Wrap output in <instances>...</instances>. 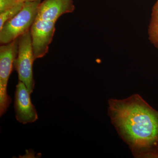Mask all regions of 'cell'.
<instances>
[{
	"label": "cell",
	"mask_w": 158,
	"mask_h": 158,
	"mask_svg": "<svg viewBox=\"0 0 158 158\" xmlns=\"http://www.w3.org/2000/svg\"><path fill=\"white\" fill-rule=\"evenodd\" d=\"M108 115L134 157L158 158V111L139 94L108 101Z\"/></svg>",
	"instance_id": "6da1fadb"
},
{
	"label": "cell",
	"mask_w": 158,
	"mask_h": 158,
	"mask_svg": "<svg viewBox=\"0 0 158 158\" xmlns=\"http://www.w3.org/2000/svg\"><path fill=\"white\" fill-rule=\"evenodd\" d=\"M40 0L27 2L14 17L6 22L0 29V43L7 44L30 31L37 19Z\"/></svg>",
	"instance_id": "7a4b0ae2"
},
{
	"label": "cell",
	"mask_w": 158,
	"mask_h": 158,
	"mask_svg": "<svg viewBox=\"0 0 158 158\" xmlns=\"http://www.w3.org/2000/svg\"><path fill=\"white\" fill-rule=\"evenodd\" d=\"M34 59L30 31L18 37V50L14 61V68L17 71L19 81L23 82L31 94L35 82L33 73Z\"/></svg>",
	"instance_id": "3957f363"
},
{
	"label": "cell",
	"mask_w": 158,
	"mask_h": 158,
	"mask_svg": "<svg viewBox=\"0 0 158 158\" xmlns=\"http://www.w3.org/2000/svg\"><path fill=\"white\" fill-rule=\"evenodd\" d=\"M18 38L0 47V114L6 113L11 103V98L7 94L8 81L12 69L14 61L17 56Z\"/></svg>",
	"instance_id": "277c9868"
},
{
	"label": "cell",
	"mask_w": 158,
	"mask_h": 158,
	"mask_svg": "<svg viewBox=\"0 0 158 158\" xmlns=\"http://www.w3.org/2000/svg\"><path fill=\"white\" fill-rule=\"evenodd\" d=\"M55 23L37 18L31 27L30 32L35 60L42 58L48 52L56 31Z\"/></svg>",
	"instance_id": "5b68a950"
},
{
	"label": "cell",
	"mask_w": 158,
	"mask_h": 158,
	"mask_svg": "<svg viewBox=\"0 0 158 158\" xmlns=\"http://www.w3.org/2000/svg\"><path fill=\"white\" fill-rule=\"evenodd\" d=\"M31 94L23 82L19 81L15 95V109L17 121L25 124L38 119L36 109L31 102Z\"/></svg>",
	"instance_id": "8992f818"
},
{
	"label": "cell",
	"mask_w": 158,
	"mask_h": 158,
	"mask_svg": "<svg viewBox=\"0 0 158 158\" xmlns=\"http://www.w3.org/2000/svg\"><path fill=\"white\" fill-rule=\"evenodd\" d=\"M75 9L73 0H44L38 9L37 18L56 23L60 16Z\"/></svg>",
	"instance_id": "52a82bcc"
},
{
	"label": "cell",
	"mask_w": 158,
	"mask_h": 158,
	"mask_svg": "<svg viewBox=\"0 0 158 158\" xmlns=\"http://www.w3.org/2000/svg\"><path fill=\"white\" fill-rule=\"evenodd\" d=\"M149 39L158 48V7H154L149 28Z\"/></svg>",
	"instance_id": "ba28073f"
},
{
	"label": "cell",
	"mask_w": 158,
	"mask_h": 158,
	"mask_svg": "<svg viewBox=\"0 0 158 158\" xmlns=\"http://www.w3.org/2000/svg\"><path fill=\"white\" fill-rule=\"evenodd\" d=\"M24 3V2H19L15 6L0 13V29L6 22L14 17L21 10Z\"/></svg>",
	"instance_id": "9c48e42d"
},
{
	"label": "cell",
	"mask_w": 158,
	"mask_h": 158,
	"mask_svg": "<svg viewBox=\"0 0 158 158\" xmlns=\"http://www.w3.org/2000/svg\"><path fill=\"white\" fill-rule=\"evenodd\" d=\"M19 2H21L20 0H0V13L15 6Z\"/></svg>",
	"instance_id": "30bf717a"
},
{
	"label": "cell",
	"mask_w": 158,
	"mask_h": 158,
	"mask_svg": "<svg viewBox=\"0 0 158 158\" xmlns=\"http://www.w3.org/2000/svg\"><path fill=\"white\" fill-rule=\"evenodd\" d=\"M21 2H34V1H37V0H20Z\"/></svg>",
	"instance_id": "8fae6325"
},
{
	"label": "cell",
	"mask_w": 158,
	"mask_h": 158,
	"mask_svg": "<svg viewBox=\"0 0 158 158\" xmlns=\"http://www.w3.org/2000/svg\"><path fill=\"white\" fill-rule=\"evenodd\" d=\"M154 6H156V7H158V0L157 2L156 3V5H155Z\"/></svg>",
	"instance_id": "7c38bea8"
}]
</instances>
